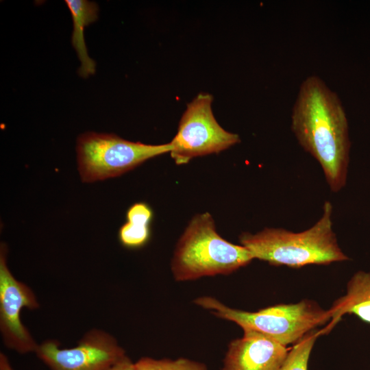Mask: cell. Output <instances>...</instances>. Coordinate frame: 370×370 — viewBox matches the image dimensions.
<instances>
[{
  "label": "cell",
  "mask_w": 370,
  "mask_h": 370,
  "mask_svg": "<svg viewBox=\"0 0 370 370\" xmlns=\"http://www.w3.org/2000/svg\"><path fill=\"white\" fill-rule=\"evenodd\" d=\"M194 303L218 318L236 323L243 330L258 332L284 346L297 343L314 328L331 320L328 310L308 299L272 306L256 312L232 308L211 296L199 297Z\"/></svg>",
  "instance_id": "obj_4"
},
{
  "label": "cell",
  "mask_w": 370,
  "mask_h": 370,
  "mask_svg": "<svg viewBox=\"0 0 370 370\" xmlns=\"http://www.w3.org/2000/svg\"><path fill=\"white\" fill-rule=\"evenodd\" d=\"M319 334L312 330L295 343L278 370H308L309 357Z\"/></svg>",
  "instance_id": "obj_13"
},
{
  "label": "cell",
  "mask_w": 370,
  "mask_h": 370,
  "mask_svg": "<svg viewBox=\"0 0 370 370\" xmlns=\"http://www.w3.org/2000/svg\"><path fill=\"white\" fill-rule=\"evenodd\" d=\"M0 370H14L4 353H0Z\"/></svg>",
  "instance_id": "obj_16"
},
{
  "label": "cell",
  "mask_w": 370,
  "mask_h": 370,
  "mask_svg": "<svg viewBox=\"0 0 370 370\" xmlns=\"http://www.w3.org/2000/svg\"><path fill=\"white\" fill-rule=\"evenodd\" d=\"M134 370H208L201 362L186 358L175 360L142 357L134 364Z\"/></svg>",
  "instance_id": "obj_14"
},
{
  "label": "cell",
  "mask_w": 370,
  "mask_h": 370,
  "mask_svg": "<svg viewBox=\"0 0 370 370\" xmlns=\"http://www.w3.org/2000/svg\"><path fill=\"white\" fill-rule=\"evenodd\" d=\"M134 362L125 355L121 359L105 370H134Z\"/></svg>",
  "instance_id": "obj_15"
},
{
  "label": "cell",
  "mask_w": 370,
  "mask_h": 370,
  "mask_svg": "<svg viewBox=\"0 0 370 370\" xmlns=\"http://www.w3.org/2000/svg\"><path fill=\"white\" fill-rule=\"evenodd\" d=\"M328 311L331 320L325 332L346 314H353L370 324V272L356 273L347 283L346 294L336 299Z\"/></svg>",
  "instance_id": "obj_10"
},
{
  "label": "cell",
  "mask_w": 370,
  "mask_h": 370,
  "mask_svg": "<svg viewBox=\"0 0 370 370\" xmlns=\"http://www.w3.org/2000/svg\"><path fill=\"white\" fill-rule=\"evenodd\" d=\"M288 349L271 338L251 330L227 346L222 370H278Z\"/></svg>",
  "instance_id": "obj_9"
},
{
  "label": "cell",
  "mask_w": 370,
  "mask_h": 370,
  "mask_svg": "<svg viewBox=\"0 0 370 370\" xmlns=\"http://www.w3.org/2000/svg\"><path fill=\"white\" fill-rule=\"evenodd\" d=\"M212 96L199 94L186 107L177 132L169 143L170 155L177 165L194 158L218 153L241 141L237 134L224 130L212 110Z\"/></svg>",
  "instance_id": "obj_6"
},
{
  "label": "cell",
  "mask_w": 370,
  "mask_h": 370,
  "mask_svg": "<svg viewBox=\"0 0 370 370\" xmlns=\"http://www.w3.org/2000/svg\"><path fill=\"white\" fill-rule=\"evenodd\" d=\"M35 353L51 370H105L126 355L113 336L99 329L86 332L74 347L62 349L51 339Z\"/></svg>",
  "instance_id": "obj_7"
},
{
  "label": "cell",
  "mask_w": 370,
  "mask_h": 370,
  "mask_svg": "<svg viewBox=\"0 0 370 370\" xmlns=\"http://www.w3.org/2000/svg\"><path fill=\"white\" fill-rule=\"evenodd\" d=\"M65 3L73 23L71 42L81 63L78 73L86 78L95 73L96 63L88 54L84 33L85 27L97 19L99 8L96 3L87 0H66Z\"/></svg>",
  "instance_id": "obj_11"
},
{
  "label": "cell",
  "mask_w": 370,
  "mask_h": 370,
  "mask_svg": "<svg viewBox=\"0 0 370 370\" xmlns=\"http://www.w3.org/2000/svg\"><path fill=\"white\" fill-rule=\"evenodd\" d=\"M253 260L246 247L218 234L213 217L206 212L190 221L175 248L171 269L175 280L186 282L229 275Z\"/></svg>",
  "instance_id": "obj_3"
},
{
  "label": "cell",
  "mask_w": 370,
  "mask_h": 370,
  "mask_svg": "<svg viewBox=\"0 0 370 370\" xmlns=\"http://www.w3.org/2000/svg\"><path fill=\"white\" fill-rule=\"evenodd\" d=\"M170 151L169 143L148 145L93 132L80 135L76 145L78 170L84 182L120 176Z\"/></svg>",
  "instance_id": "obj_5"
},
{
  "label": "cell",
  "mask_w": 370,
  "mask_h": 370,
  "mask_svg": "<svg viewBox=\"0 0 370 370\" xmlns=\"http://www.w3.org/2000/svg\"><path fill=\"white\" fill-rule=\"evenodd\" d=\"M291 130L300 146L320 164L330 189L346 184L351 143L342 103L317 75L301 84L291 113Z\"/></svg>",
  "instance_id": "obj_1"
},
{
  "label": "cell",
  "mask_w": 370,
  "mask_h": 370,
  "mask_svg": "<svg viewBox=\"0 0 370 370\" xmlns=\"http://www.w3.org/2000/svg\"><path fill=\"white\" fill-rule=\"evenodd\" d=\"M332 204L325 201L320 219L303 232L266 227L255 234H241L240 244L250 251L254 259L275 266L300 268L347 260L332 230Z\"/></svg>",
  "instance_id": "obj_2"
},
{
  "label": "cell",
  "mask_w": 370,
  "mask_h": 370,
  "mask_svg": "<svg viewBox=\"0 0 370 370\" xmlns=\"http://www.w3.org/2000/svg\"><path fill=\"white\" fill-rule=\"evenodd\" d=\"M153 210L145 202H137L126 212L127 221L118 232L120 243L128 249H138L145 246L150 239V224Z\"/></svg>",
  "instance_id": "obj_12"
},
{
  "label": "cell",
  "mask_w": 370,
  "mask_h": 370,
  "mask_svg": "<svg viewBox=\"0 0 370 370\" xmlns=\"http://www.w3.org/2000/svg\"><path fill=\"white\" fill-rule=\"evenodd\" d=\"M8 247L0 246V330L5 345L20 354L36 352L38 344L21 320L23 308L34 310L39 304L33 291L17 280L7 265Z\"/></svg>",
  "instance_id": "obj_8"
}]
</instances>
